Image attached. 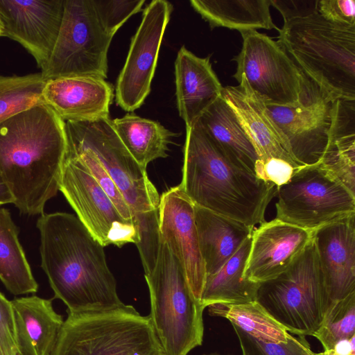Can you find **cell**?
I'll return each instance as SVG.
<instances>
[{
  "label": "cell",
  "mask_w": 355,
  "mask_h": 355,
  "mask_svg": "<svg viewBox=\"0 0 355 355\" xmlns=\"http://www.w3.org/2000/svg\"><path fill=\"white\" fill-rule=\"evenodd\" d=\"M69 157L78 158L82 162L108 196L121 215L126 220L135 225L132 211L126 201L106 170L94 154L86 149L66 150L64 158Z\"/></svg>",
  "instance_id": "obj_34"
},
{
  "label": "cell",
  "mask_w": 355,
  "mask_h": 355,
  "mask_svg": "<svg viewBox=\"0 0 355 355\" xmlns=\"http://www.w3.org/2000/svg\"><path fill=\"white\" fill-rule=\"evenodd\" d=\"M18 352L22 355H51L64 320L52 300L36 295L11 301Z\"/></svg>",
  "instance_id": "obj_22"
},
{
  "label": "cell",
  "mask_w": 355,
  "mask_h": 355,
  "mask_svg": "<svg viewBox=\"0 0 355 355\" xmlns=\"http://www.w3.org/2000/svg\"><path fill=\"white\" fill-rule=\"evenodd\" d=\"M355 336L338 341L333 349L338 355H355Z\"/></svg>",
  "instance_id": "obj_40"
},
{
  "label": "cell",
  "mask_w": 355,
  "mask_h": 355,
  "mask_svg": "<svg viewBox=\"0 0 355 355\" xmlns=\"http://www.w3.org/2000/svg\"><path fill=\"white\" fill-rule=\"evenodd\" d=\"M41 267L67 313L106 311L124 304L106 261L104 246L73 214L40 215Z\"/></svg>",
  "instance_id": "obj_1"
},
{
  "label": "cell",
  "mask_w": 355,
  "mask_h": 355,
  "mask_svg": "<svg viewBox=\"0 0 355 355\" xmlns=\"http://www.w3.org/2000/svg\"><path fill=\"white\" fill-rule=\"evenodd\" d=\"M65 121L44 102L0 123V170L21 214H42L59 191Z\"/></svg>",
  "instance_id": "obj_2"
},
{
  "label": "cell",
  "mask_w": 355,
  "mask_h": 355,
  "mask_svg": "<svg viewBox=\"0 0 355 355\" xmlns=\"http://www.w3.org/2000/svg\"><path fill=\"white\" fill-rule=\"evenodd\" d=\"M314 355H338L337 354L335 351L331 349H328V350H324L322 352H320V353H314Z\"/></svg>",
  "instance_id": "obj_42"
},
{
  "label": "cell",
  "mask_w": 355,
  "mask_h": 355,
  "mask_svg": "<svg viewBox=\"0 0 355 355\" xmlns=\"http://www.w3.org/2000/svg\"><path fill=\"white\" fill-rule=\"evenodd\" d=\"M179 187L193 205L247 225L264 223L277 187L256 177L196 123L186 128Z\"/></svg>",
  "instance_id": "obj_3"
},
{
  "label": "cell",
  "mask_w": 355,
  "mask_h": 355,
  "mask_svg": "<svg viewBox=\"0 0 355 355\" xmlns=\"http://www.w3.org/2000/svg\"><path fill=\"white\" fill-rule=\"evenodd\" d=\"M3 25L0 18V37H3Z\"/></svg>",
  "instance_id": "obj_43"
},
{
  "label": "cell",
  "mask_w": 355,
  "mask_h": 355,
  "mask_svg": "<svg viewBox=\"0 0 355 355\" xmlns=\"http://www.w3.org/2000/svg\"><path fill=\"white\" fill-rule=\"evenodd\" d=\"M41 72L24 76H0V123L44 102L46 84Z\"/></svg>",
  "instance_id": "obj_30"
},
{
  "label": "cell",
  "mask_w": 355,
  "mask_h": 355,
  "mask_svg": "<svg viewBox=\"0 0 355 355\" xmlns=\"http://www.w3.org/2000/svg\"><path fill=\"white\" fill-rule=\"evenodd\" d=\"M270 2L280 12L284 21L317 10L318 0H270Z\"/></svg>",
  "instance_id": "obj_39"
},
{
  "label": "cell",
  "mask_w": 355,
  "mask_h": 355,
  "mask_svg": "<svg viewBox=\"0 0 355 355\" xmlns=\"http://www.w3.org/2000/svg\"><path fill=\"white\" fill-rule=\"evenodd\" d=\"M114 96L111 83L89 76L49 80L42 92L43 101L64 121L110 119Z\"/></svg>",
  "instance_id": "obj_20"
},
{
  "label": "cell",
  "mask_w": 355,
  "mask_h": 355,
  "mask_svg": "<svg viewBox=\"0 0 355 355\" xmlns=\"http://www.w3.org/2000/svg\"><path fill=\"white\" fill-rule=\"evenodd\" d=\"M313 232L277 218L254 229L243 277L262 283L286 270L305 248Z\"/></svg>",
  "instance_id": "obj_17"
},
{
  "label": "cell",
  "mask_w": 355,
  "mask_h": 355,
  "mask_svg": "<svg viewBox=\"0 0 355 355\" xmlns=\"http://www.w3.org/2000/svg\"><path fill=\"white\" fill-rule=\"evenodd\" d=\"M66 150L91 151L106 170L130 207L139 235L137 245L145 275L153 270L159 245L160 196L146 168L130 155L110 119L65 121Z\"/></svg>",
  "instance_id": "obj_4"
},
{
  "label": "cell",
  "mask_w": 355,
  "mask_h": 355,
  "mask_svg": "<svg viewBox=\"0 0 355 355\" xmlns=\"http://www.w3.org/2000/svg\"><path fill=\"white\" fill-rule=\"evenodd\" d=\"M51 355H164L149 316L131 305L69 313Z\"/></svg>",
  "instance_id": "obj_7"
},
{
  "label": "cell",
  "mask_w": 355,
  "mask_h": 355,
  "mask_svg": "<svg viewBox=\"0 0 355 355\" xmlns=\"http://www.w3.org/2000/svg\"><path fill=\"white\" fill-rule=\"evenodd\" d=\"M111 123L128 151L146 168L155 159L168 156V145L175 135L157 121L130 113Z\"/></svg>",
  "instance_id": "obj_27"
},
{
  "label": "cell",
  "mask_w": 355,
  "mask_h": 355,
  "mask_svg": "<svg viewBox=\"0 0 355 355\" xmlns=\"http://www.w3.org/2000/svg\"><path fill=\"white\" fill-rule=\"evenodd\" d=\"M148 286V315L164 355H187L202 345L204 308L195 299L182 269L159 239L155 265L145 275Z\"/></svg>",
  "instance_id": "obj_6"
},
{
  "label": "cell",
  "mask_w": 355,
  "mask_h": 355,
  "mask_svg": "<svg viewBox=\"0 0 355 355\" xmlns=\"http://www.w3.org/2000/svg\"><path fill=\"white\" fill-rule=\"evenodd\" d=\"M316 10L330 21L355 25V0H318Z\"/></svg>",
  "instance_id": "obj_38"
},
{
  "label": "cell",
  "mask_w": 355,
  "mask_h": 355,
  "mask_svg": "<svg viewBox=\"0 0 355 355\" xmlns=\"http://www.w3.org/2000/svg\"><path fill=\"white\" fill-rule=\"evenodd\" d=\"M329 304L355 292V214L313 233Z\"/></svg>",
  "instance_id": "obj_19"
},
{
  "label": "cell",
  "mask_w": 355,
  "mask_h": 355,
  "mask_svg": "<svg viewBox=\"0 0 355 355\" xmlns=\"http://www.w3.org/2000/svg\"><path fill=\"white\" fill-rule=\"evenodd\" d=\"M159 233L181 266L195 299L200 303L206 280L194 217V205L178 186L160 196Z\"/></svg>",
  "instance_id": "obj_15"
},
{
  "label": "cell",
  "mask_w": 355,
  "mask_h": 355,
  "mask_svg": "<svg viewBox=\"0 0 355 355\" xmlns=\"http://www.w3.org/2000/svg\"><path fill=\"white\" fill-rule=\"evenodd\" d=\"M60 191L89 232L105 247L139 243L137 227L126 220L96 180L76 157L64 158Z\"/></svg>",
  "instance_id": "obj_12"
},
{
  "label": "cell",
  "mask_w": 355,
  "mask_h": 355,
  "mask_svg": "<svg viewBox=\"0 0 355 355\" xmlns=\"http://www.w3.org/2000/svg\"><path fill=\"white\" fill-rule=\"evenodd\" d=\"M190 4L211 29L225 27L239 32L279 29L272 19L270 0H191Z\"/></svg>",
  "instance_id": "obj_24"
},
{
  "label": "cell",
  "mask_w": 355,
  "mask_h": 355,
  "mask_svg": "<svg viewBox=\"0 0 355 355\" xmlns=\"http://www.w3.org/2000/svg\"><path fill=\"white\" fill-rule=\"evenodd\" d=\"M15 355H22L20 352H17Z\"/></svg>",
  "instance_id": "obj_45"
},
{
  "label": "cell",
  "mask_w": 355,
  "mask_h": 355,
  "mask_svg": "<svg viewBox=\"0 0 355 355\" xmlns=\"http://www.w3.org/2000/svg\"><path fill=\"white\" fill-rule=\"evenodd\" d=\"M251 236L242 243L218 271L206 277L200 302L204 309L214 304H237L256 300L259 284L247 280L243 277Z\"/></svg>",
  "instance_id": "obj_25"
},
{
  "label": "cell",
  "mask_w": 355,
  "mask_h": 355,
  "mask_svg": "<svg viewBox=\"0 0 355 355\" xmlns=\"http://www.w3.org/2000/svg\"><path fill=\"white\" fill-rule=\"evenodd\" d=\"M194 217L207 276L218 271L254 229L195 205Z\"/></svg>",
  "instance_id": "obj_23"
},
{
  "label": "cell",
  "mask_w": 355,
  "mask_h": 355,
  "mask_svg": "<svg viewBox=\"0 0 355 355\" xmlns=\"http://www.w3.org/2000/svg\"><path fill=\"white\" fill-rule=\"evenodd\" d=\"M336 100L318 87L300 104L266 105L300 166L318 164L322 158L329 141Z\"/></svg>",
  "instance_id": "obj_14"
},
{
  "label": "cell",
  "mask_w": 355,
  "mask_h": 355,
  "mask_svg": "<svg viewBox=\"0 0 355 355\" xmlns=\"http://www.w3.org/2000/svg\"><path fill=\"white\" fill-rule=\"evenodd\" d=\"M240 53L233 60L236 80L243 75L266 105L288 106L302 103L318 86L307 78L279 42L255 30L240 32Z\"/></svg>",
  "instance_id": "obj_10"
},
{
  "label": "cell",
  "mask_w": 355,
  "mask_h": 355,
  "mask_svg": "<svg viewBox=\"0 0 355 355\" xmlns=\"http://www.w3.org/2000/svg\"><path fill=\"white\" fill-rule=\"evenodd\" d=\"M175 96L178 113L190 127L222 96L223 87L212 69L210 56L200 58L182 46L175 60Z\"/></svg>",
  "instance_id": "obj_21"
},
{
  "label": "cell",
  "mask_w": 355,
  "mask_h": 355,
  "mask_svg": "<svg viewBox=\"0 0 355 355\" xmlns=\"http://www.w3.org/2000/svg\"><path fill=\"white\" fill-rule=\"evenodd\" d=\"M195 123L224 150L254 173V164L258 159L256 151L223 96L211 103Z\"/></svg>",
  "instance_id": "obj_26"
},
{
  "label": "cell",
  "mask_w": 355,
  "mask_h": 355,
  "mask_svg": "<svg viewBox=\"0 0 355 355\" xmlns=\"http://www.w3.org/2000/svg\"><path fill=\"white\" fill-rule=\"evenodd\" d=\"M278 41L302 72L336 99L355 101V25L317 10L284 21Z\"/></svg>",
  "instance_id": "obj_5"
},
{
  "label": "cell",
  "mask_w": 355,
  "mask_h": 355,
  "mask_svg": "<svg viewBox=\"0 0 355 355\" xmlns=\"http://www.w3.org/2000/svg\"><path fill=\"white\" fill-rule=\"evenodd\" d=\"M64 11V0H0L3 37L20 44L41 70L56 42Z\"/></svg>",
  "instance_id": "obj_16"
},
{
  "label": "cell",
  "mask_w": 355,
  "mask_h": 355,
  "mask_svg": "<svg viewBox=\"0 0 355 355\" xmlns=\"http://www.w3.org/2000/svg\"><path fill=\"white\" fill-rule=\"evenodd\" d=\"M239 339L242 355H314L305 336L290 335L286 343L257 340L232 324Z\"/></svg>",
  "instance_id": "obj_33"
},
{
  "label": "cell",
  "mask_w": 355,
  "mask_h": 355,
  "mask_svg": "<svg viewBox=\"0 0 355 355\" xmlns=\"http://www.w3.org/2000/svg\"><path fill=\"white\" fill-rule=\"evenodd\" d=\"M300 167L279 158H270L263 162L257 159L254 173L257 178L272 183L277 189L286 184Z\"/></svg>",
  "instance_id": "obj_36"
},
{
  "label": "cell",
  "mask_w": 355,
  "mask_h": 355,
  "mask_svg": "<svg viewBox=\"0 0 355 355\" xmlns=\"http://www.w3.org/2000/svg\"><path fill=\"white\" fill-rule=\"evenodd\" d=\"M17 352L11 301L0 293V355H15Z\"/></svg>",
  "instance_id": "obj_37"
},
{
  "label": "cell",
  "mask_w": 355,
  "mask_h": 355,
  "mask_svg": "<svg viewBox=\"0 0 355 355\" xmlns=\"http://www.w3.org/2000/svg\"><path fill=\"white\" fill-rule=\"evenodd\" d=\"M237 86L223 87L222 96L236 114L258 157L284 159L300 167L293 158L288 143L268 113L266 103L249 86L241 75Z\"/></svg>",
  "instance_id": "obj_18"
},
{
  "label": "cell",
  "mask_w": 355,
  "mask_h": 355,
  "mask_svg": "<svg viewBox=\"0 0 355 355\" xmlns=\"http://www.w3.org/2000/svg\"><path fill=\"white\" fill-rule=\"evenodd\" d=\"M13 202L12 194L0 170V205Z\"/></svg>",
  "instance_id": "obj_41"
},
{
  "label": "cell",
  "mask_w": 355,
  "mask_h": 355,
  "mask_svg": "<svg viewBox=\"0 0 355 355\" xmlns=\"http://www.w3.org/2000/svg\"><path fill=\"white\" fill-rule=\"evenodd\" d=\"M8 209L0 208V279L14 295L35 293L38 284L18 239Z\"/></svg>",
  "instance_id": "obj_28"
},
{
  "label": "cell",
  "mask_w": 355,
  "mask_h": 355,
  "mask_svg": "<svg viewBox=\"0 0 355 355\" xmlns=\"http://www.w3.org/2000/svg\"><path fill=\"white\" fill-rule=\"evenodd\" d=\"M97 18L105 31L114 37L121 26L139 12L145 0H92Z\"/></svg>",
  "instance_id": "obj_35"
},
{
  "label": "cell",
  "mask_w": 355,
  "mask_h": 355,
  "mask_svg": "<svg viewBox=\"0 0 355 355\" xmlns=\"http://www.w3.org/2000/svg\"><path fill=\"white\" fill-rule=\"evenodd\" d=\"M275 196V218L311 232L355 214V195L319 164L298 168Z\"/></svg>",
  "instance_id": "obj_11"
},
{
  "label": "cell",
  "mask_w": 355,
  "mask_h": 355,
  "mask_svg": "<svg viewBox=\"0 0 355 355\" xmlns=\"http://www.w3.org/2000/svg\"><path fill=\"white\" fill-rule=\"evenodd\" d=\"M207 308L210 315L226 318L232 324L261 341L286 343L291 335L257 300L214 304Z\"/></svg>",
  "instance_id": "obj_29"
},
{
  "label": "cell",
  "mask_w": 355,
  "mask_h": 355,
  "mask_svg": "<svg viewBox=\"0 0 355 355\" xmlns=\"http://www.w3.org/2000/svg\"><path fill=\"white\" fill-rule=\"evenodd\" d=\"M173 9L168 1L153 0L144 10L116 81V103L125 111L133 112L140 107L150 92L160 46Z\"/></svg>",
  "instance_id": "obj_13"
},
{
  "label": "cell",
  "mask_w": 355,
  "mask_h": 355,
  "mask_svg": "<svg viewBox=\"0 0 355 355\" xmlns=\"http://www.w3.org/2000/svg\"><path fill=\"white\" fill-rule=\"evenodd\" d=\"M319 164L355 195V130L332 126L327 148Z\"/></svg>",
  "instance_id": "obj_31"
},
{
  "label": "cell",
  "mask_w": 355,
  "mask_h": 355,
  "mask_svg": "<svg viewBox=\"0 0 355 355\" xmlns=\"http://www.w3.org/2000/svg\"><path fill=\"white\" fill-rule=\"evenodd\" d=\"M112 38L100 24L92 0H64L60 31L41 70L43 78L89 76L105 80Z\"/></svg>",
  "instance_id": "obj_9"
},
{
  "label": "cell",
  "mask_w": 355,
  "mask_h": 355,
  "mask_svg": "<svg viewBox=\"0 0 355 355\" xmlns=\"http://www.w3.org/2000/svg\"><path fill=\"white\" fill-rule=\"evenodd\" d=\"M355 336V292L331 302L327 307L319 328L313 336L324 350L333 349L343 339Z\"/></svg>",
  "instance_id": "obj_32"
},
{
  "label": "cell",
  "mask_w": 355,
  "mask_h": 355,
  "mask_svg": "<svg viewBox=\"0 0 355 355\" xmlns=\"http://www.w3.org/2000/svg\"><path fill=\"white\" fill-rule=\"evenodd\" d=\"M256 300L288 332L313 336L329 297L313 237L286 270L259 284Z\"/></svg>",
  "instance_id": "obj_8"
},
{
  "label": "cell",
  "mask_w": 355,
  "mask_h": 355,
  "mask_svg": "<svg viewBox=\"0 0 355 355\" xmlns=\"http://www.w3.org/2000/svg\"><path fill=\"white\" fill-rule=\"evenodd\" d=\"M203 355H223V354H217V353H211V354H203Z\"/></svg>",
  "instance_id": "obj_44"
}]
</instances>
